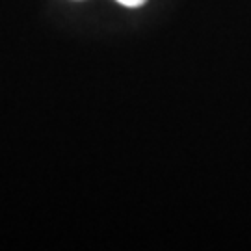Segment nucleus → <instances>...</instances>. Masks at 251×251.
Listing matches in <instances>:
<instances>
[{
    "label": "nucleus",
    "mask_w": 251,
    "mask_h": 251,
    "mask_svg": "<svg viewBox=\"0 0 251 251\" xmlns=\"http://www.w3.org/2000/svg\"><path fill=\"white\" fill-rule=\"evenodd\" d=\"M117 2L126 6V8H140V6H144L147 0H117Z\"/></svg>",
    "instance_id": "f257e3e1"
}]
</instances>
